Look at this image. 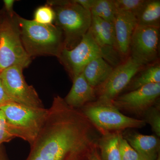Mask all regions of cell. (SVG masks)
Masks as SVG:
<instances>
[{
    "mask_svg": "<svg viewBox=\"0 0 160 160\" xmlns=\"http://www.w3.org/2000/svg\"><path fill=\"white\" fill-rule=\"evenodd\" d=\"M26 160H90L102 133L79 109L53 98Z\"/></svg>",
    "mask_w": 160,
    "mask_h": 160,
    "instance_id": "cell-1",
    "label": "cell"
},
{
    "mask_svg": "<svg viewBox=\"0 0 160 160\" xmlns=\"http://www.w3.org/2000/svg\"><path fill=\"white\" fill-rule=\"evenodd\" d=\"M21 39L31 58L42 56L58 58L64 48L62 30L54 24L43 25L17 14Z\"/></svg>",
    "mask_w": 160,
    "mask_h": 160,
    "instance_id": "cell-2",
    "label": "cell"
},
{
    "mask_svg": "<svg viewBox=\"0 0 160 160\" xmlns=\"http://www.w3.org/2000/svg\"><path fill=\"white\" fill-rule=\"evenodd\" d=\"M46 4L54 9V25L62 32L64 48L73 49L89 31L92 19L91 12L74 0L48 1Z\"/></svg>",
    "mask_w": 160,
    "mask_h": 160,
    "instance_id": "cell-3",
    "label": "cell"
},
{
    "mask_svg": "<svg viewBox=\"0 0 160 160\" xmlns=\"http://www.w3.org/2000/svg\"><path fill=\"white\" fill-rule=\"evenodd\" d=\"M8 128L15 138L22 139L31 146L46 121L49 110L33 108L14 102L0 106Z\"/></svg>",
    "mask_w": 160,
    "mask_h": 160,
    "instance_id": "cell-4",
    "label": "cell"
},
{
    "mask_svg": "<svg viewBox=\"0 0 160 160\" xmlns=\"http://www.w3.org/2000/svg\"><path fill=\"white\" fill-rule=\"evenodd\" d=\"M79 110L101 133L138 129L146 125L144 120L127 116L112 104H102L95 101L86 104Z\"/></svg>",
    "mask_w": 160,
    "mask_h": 160,
    "instance_id": "cell-5",
    "label": "cell"
},
{
    "mask_svg": "<svg viewBox=\"0 0 160 160\" xmlns=\"http://www.w3.org/2000/svg\"><path fill=\"white\" fill-rule=\"evenodd\" d=\"M17 14L11 18L6 14L0 28V72L12 66L24 69L31 62L21 39Z\"/></svg>",
    "mask_w": 160,
    "mask_h": 160,
    "instance_id": "cell-6",
    "label": "cell"
},
{
    "mask_svg": "<svg viewBox=\"0 0 160 160\" xmlns=\"http://www.w3.org/2000/svg\"><path fill=\"white\" fill-rule=\"evenodd\" d=\"M99 57L106 60V55L89 29L77 46L71 49L64 48L58 58L72 80L81 74L92 60Z\"/></svg>",
    "mask_w": 160,
    "mask_h": 160,
    "instance_id": "cell-7",
    "label": "cell"
},
{
    "mask_svg": "<svg viewBox=\"0 0 160 160\" xmlns=\"http://www.w3.org/2000/svg\"><path fill=\"white\" fill-rule=\"evenodd\" d=\"M145 66L129 56L115 67L106 81L96 88V101L102 104H112V101L125 90L132 79Z\"/></svg>",
    "mask_w": 160,
    "mask_h": 160,
    "instance_id": "cell-8",
    "label": "cell"
},
{
    "mask_svg": "<svg viewBox=\"0 0 160 160\" xmlns=\"http://www.w3.org/2000/svg\"><path fill=\"white\" fill-rule=\"evenodd\" d=\"M23 68L12 66L0 72V79L12 102L33 108H44V105L34 87L26 82Z\"/></svg>",
    "mask_w": 160,
    "mask_h": 160,
    "instance_id": "cell-9",
    "label": "cell"
},
{
    "mask_svg": "<svg viewBox=\"0 0 160 160\" xmlns=\"http://www.w3.org/2000/svg\"><path fill=\"white\" fill-rule=\"evenodd\" d=\"M160 28L137 25L132 37L129 56L142 66L155 62L159 52Z\"/></svg>",
    "mask_w": 160,
    "mask_h": 160,
    "instance_id": "cell-10",
    "label": "cell"
},
{
    "mask_svg": "<svg viewBox=\"0 0 160 160\" xmlns=\"http://www.w3.org/2000/svg\"><path fill=\"white\" fill-rule=\"evenodd\" d=\"M160 96V83H152L119 95L112 104L120 111L143 116L146 110L157 104Z\"/></svg>",
    "mask_w": 160,
    "mask_h": 160,
    "instance_id": "cell-11",
    "label": "cell"
},
{
    "mask_svg": "<svg viewBox=\"0 0 160 160\" xmlns=\"http://www.w3.org/2000/svg\"><path fill=\"white\" fill-rule=\"evenodd\" d=\"M89 30L106 55V61L113 67L120 64L121 57L117 50L113 23L92 16Z\"/></svg>",
    "mask_w": 160,
    "mask_h": 160,
    "instance_id": "cell-12",
    "label": "cell"
},
{
    "mask_svg": "<svg viewBox=\"0 0 160 160\" xmlns=\"http://www.w3.org/2000/svg\"><path fill=\"white\" fill-rule=\"evenodd\" d=\"M116 48L122 58L129 56L132 37L138 25L137 18L128 12L117 10L114 23Z\"/></svg>",
    "mask_w": 160,
    "mask_h": 160,
    "instance_id": "cell-13",
    "label": "cell"
},
{
    "mask_svg": "<svg viewBox=\"0 0 160 160\" xmlns=\"http://www.w3.org/2000/svg\"><path fill=\"white\" fill-rule=\"evenodd\" d=\"M122 134L141 160H155L159 156L160 140L155 135H143L131 129L122 132Z\"/></svg>",
    "mask_w": 160,
    "mask_h": 160,
    "instance_id": "cell-14",
    "label": "cell"
},
{
    "mask_svg": "<svg viewBox=\"0 0 160 160\" xmlns=\"http://www.w3.org/2000/svg\"><path fill=\"white\" fill-rule=\"evenodd\" d=\"M72 81L71 89L64 98L68 106L79 109L86 104L96 100V89L89 85L82 72Z\"/></svg>",
    "mask_w": 160,
    "mask_h": 160,
    "instance_id": "cell-15",
    "label": "cell"
},
{
    "mask_svg": "<svg viewBox=\"0 0 160 160\" xmlns=\"http://www.w3.org/2000/svg\"><path fill=\"white\" fill-rule=\"evenodd\" d=\"M114 68L103 58H98L86 66L82 73L89 85L96 89L106 81Z\"/></svg>",
    "mask_w": 160,
    "mask_h": 160,
    "instance_id": "cell-16",
    "label": "cell"
},
{
    "mask_svg": "<svg viewBox=\"0 0 160 160\" xmlns=\"http://www.w3.org/2000/svg\"><path fill=\"white\" fill-rule=\"evenodd\" d=\"M119 132H111L101 134L98 144L101 160H121Z\"/></svg>",
    "mask_w": 160,
    "mask_h": 160,
    "instance_id": "cell-17",
    "label": "cell"
},
{
    "mask_svg": "<svg viewBox=\"0 0 160 160\" xmlns=\"http://www.w3.org/2000/svg\"><path fill=\"white\" fill-rule=\"evenodd\" d=\"M160 83V65L155 62L145 66L132 79L125 89L128 92L133 91L146 85Z\"/></svg>",
    "mask_w": 160,
    "mask_h": 160,
    "instance_id": "cell-18",
    "label": "cell"
},
{
    "mask_svg": "<svg viewBox=\"0 0 160 160\" xmlns=\"http://www.w3.org/2000/svg\"><path fill=\"white\" fill-rule=\"evenodd\" d=\"M136 18L139 26L160 28V0H147Z\"/></svg>",
    "mask_w": 160,
    "mask_h": 160,
    "instance_id": "cell-19",
    "label": "cell"
},
{
    "mask_svg": "<svg viewBox=\"0 0 160 160\" xmlns=\"http://www.w3.org/2000/svg\"><path fill=\"white\" fill-rule=\"evenodd\" d=\"M90 11L92 16L114 23L117 12L114 0H95Z\"/></svg>",
    "mask_w": 160,
    "mask_h": 160,
    "instance_id": "cell-20",
    "label": "cell"
},
{
    "mask_svg": "<svg viewBox=\"0 0 160 160\" xmlns=\"http://www.w3.org/2000/svg\"><path fill=\"white\" fill-rule=\"evenodd\" d=\"M143 117L144 121L148 123L154 132L155 135L160 138V106L156 104L146 110Z\"/></svg>",
    "mask_w": 160,
    "mask_h": 160,
    "instance_id": "cell-21",
    "label": "cell"
},
{
    "mask_svg": "<svg viewBox=\"0 0 160 160\" xmlns=\"http://www.w3.org/2000/svg\"><path fill=\"white\" fill-rule=\"evenodd\" d=\"M147 1V0H114L117 10L131 12L136 17Z\"/></svg>",
    "mask_w": 160,
    "mask_h": 160,
    "instance_id": "cell-22",
    "label": "cell"
},
{
    "mask_svg": "<svg viewBox=\"0 0 160 160\" xmlns=\"http://www.w3.org/2000/svg\"><path fill=\"white\" fill-rule=\"evenodd\" d=\"M55 18V13L53 7L46 4L36 9L33 20L39 24L51 25L53 24Z\"/></svg>",
    "mask_w": 160,
    "mask_h": 160,
    "instance_id": "cell-23",
    "label": "cell"
},
{
    "mask_svg": "<svg viewBox=\"0 0 160 160\" xmlns=\"http://www.w3.org/2000/svg\"><path fill=\"white\" fill-rule=\"evenodd\" d=\"M118 138L121 160H141L138 152L123 138L122 132H119Z\"/></svg>",
    "mask_w": 160,
    "mask_h": 160,
    "instance_id": "cell-24",
    "label": "cell"
},
{
    "mask_svg": "<svg viewBox=\"0 0 160 160\" xmlns=\"http://www.w3.org/2000/svg\"><path fill=\"white\" fill-rule=\"evenodd\" d=\"M15 138L7 126L4 113L0 109V146L3 143L10 142Z\"/></svg>",
    "mask_w": 160,
    "mask_h": 160,
    "instance_id": "cell-25",
    "label": "cell"
},
{
    "mask_svg": "<svg viewBox=\"0 0 160 160\" xmlns=\"http://www.w3.org/2000/svg\"><path fill=\"white\" fill-rule=\"evenodd\" d=\"M16 1L15 0H4L3 1L5 11L7 15L10 17L12 18L15 16L16 13L13 9V5Z\"/></svg>",
    "mask_w": 160,
    "mask_h": 160,
    "instance_id": "cell-26",
    "label": "cell"
},
{
    "mask_svg": "<svg viewBox=\"0 0 160 160\" xmlns=\"http://www.w3.org/2000/svg\"><path fill=\"white\" fill-rule=\"evenodd\" d=\"M10 102H12L6 94L1 80L0 79V106Z\"/></svg>",
    "mask_w": 160,
    "mask_h": 160,
    "instance_id": "cell-27",
    "label": "cell"
},
{
    "mask_svg": "<svg viewBox=\"0 0 160 160\" xmlns=\"http://www.w3.org/2000/svg\"><path fill=\"white\" fill-rule=\"evenodd\" d=\"M74 2L83 8L90 10L95 2V0H74Z\"/></svg>",
    "mask_w": 160,
    "mask_h": 160,
    "instance_id": "cell-28",
    "label": "cell"
},
{
    "mask_svg": "<svg viewBox=\"0 0 160 160\" xmlns=\"http://www.w3.org/2000/svg\"><path fill=\"white\" fill-rule=\"evenodd\" d=\"M0 160H11L2 146H0Z\"/></svg>",
    "mask_w": 160,
    "mask_h": 160,
    "instance_id": "cell-29",
    "label": "cell"
},
{
    "mask_svg": "<svg viewBox=\"0 0 160 160\" xmlns=\"http://www.w3.org/2000/svg\"><path fill=\"white\" fill-rule=\"evenodd\" d=\"M98 152V148L96 150H95L93 153H92V155L90 158V160H101Z\"/></svg>",
    "mask_w": 160,
    "mask_h": 160,
    "instance_id": "cell-30",
    "label": "cell"
},
{
    "mask_svg": "<svg viewBox=\"0 0 160 160\" xmlns=\"http://www.w3.org/2000/svg\"><path fill=\"white\" fill-rule=\"evenodd\" d=\"M6 13L5 10H0V28L4 19L6 16Z\"/></svg>",
    "mask_w": 160,
    "mask_h": 160,
    "instance_id": "cell-31",
    "label": "cell"
},
{
    "mask_svg": "<svg viewBox=\"0 0 160 160\" xmlns=\"http://www.w3.org/2000/svg\"><path fill=\"white\" fill-rule=\"evenodd\" d=\"M155 160H160V156Z\"/></svg>",
    "mask_w": 160,
    "mask_h": 160,
    "instance_id": "cell-32",
    "label": "cell"
},
{
    "mask_svg": "<svg viewBox=\"0 0 160 160\" xmlns=\"http://www.w3.org/2000/svg\"></svg>",
    "mask_w": 160,
    "mask_h": 160,
    "instance_id": "cell-33",
    "label": "cell"
},
{
    "mask_svg": "<svg viewBox=\"0 0 160 160\" xmlns=\"http://www.w3.org/2000/svg\"></svg>",
    "mask_w": 160,
    "mask_h": 160,
    "instance_id": "cell-34",
    "label": "cell"
}]
</instances>
